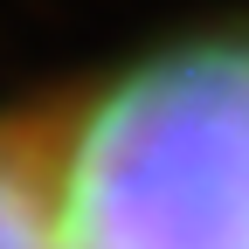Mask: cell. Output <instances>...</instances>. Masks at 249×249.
<instances>
[{
	"instance_id": "cell-2",
	"label": "cell",
	"mask_w": 249,
	"mask_h": 249,
	"mask_svg": "<svg viewBox=\"0 0 249 249\" xmlns=\"http://www.w3.org/2000/svg\"><path fill=\"white\" fill-rule=\"evenodd\" d=\"M0 249H62L55 118H7L0 124Z\"/></svg>"
},
{
	"instance_id": "cell-1",
	"label": "cell",
	"mask_w": 249,
	"mask_h": 249,
	"mask_svg": "<svg viewBox=\"0 0 249 249\" xmlns=\"http://www.w3.org/2000/svg\"><path fill=\"white\" fill-rule=\"evenodd\" d=\"M62 249H249V35L132 62L55 118Z\"/></svg>"
}]
</instances>
